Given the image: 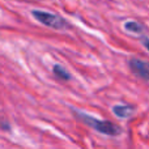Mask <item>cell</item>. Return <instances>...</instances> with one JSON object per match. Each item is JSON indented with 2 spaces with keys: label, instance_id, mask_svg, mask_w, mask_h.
<instances>
[{
  "label": "cell",
  "instance_id": "cell-1",
  "mask_svg": "<svg viewBox=\"0 0 149 149\" xmlns=\"http://www.w3.org/2000/svg\"><path fill=\"white\" fill-rule=\"evenodd\" d=\"M74 115L81 122H84L85 124H88L89 127H92L93 130H95L100 134L107 135V136H118V135L122 134L120 127L118 124L113 123V122L100 120V119H95L94 116H90L85 113H81V111H74Z\"/></svg>",
  "mask_w": 149,
  "mask_h": 149
},
{
  "label": "cell",
  "instance_id": "cell-2",
  "mask_svg": "<svg viewBox=\"0 0 149 149\" xmlns=\"http://www.w3.org/2000/svg\"><path fill=\"white\" fill-rule=\"evenodd\" d=\"M31 15L41 24L49 26V28L56 29V30L58 29H63L67 25V21L63 20V18L59 17L58 15H52V13H47V12H43V10H37V9L31 10Z\"/></svg>",
  "mask_w": 149,
  "mask_h": 149
},
{
  "label": "cell",
  "instance_id": "cell-3",
  "mask_svg": "<svg viewBox=\"0 0 149 149\" xmlns=\"http://www.w3.org/2000/svg\"><path fill=\"white\" fill-rule=\"evenodd\" d=\"M130 68L135 74L145 80H149V63L141 62V60L137 59H131L130 60Z\"/></svg>",
  "mask_w": 149,
  "mask_h": 149
},
{
  "label": "cell",
  "instance_id": "cell-4",
  "mask_svg": "<svg viewBox=\"0 0 149 149\" xmlns=\"http://www.w3.org/2000/svg\"><path fill=\"white\" fill-rule=\"evenodd\" d=\"M113 111H114V114H116V115L119 116V118H127V116L134 111V109L130 107V106L118 105V106H115V107L113 109Z\"/></svg>",
  "mask_w": 149,
  "mask_h": 149
},
{
  "label": "cell",
  "instance_id": "cell-5",
  "mask_svg": "<svg viewBox=\"0 0 149 149\" xmlns=\"http://www.w3.org/2000/svg\"><path fill=\"white\" fill-rule=\"evenodd\" d=\"M52 72H54L55 76L59 77V79H62V80H70V79H71L70 73H68L67 71H65L64 68H63L62 65H59V64L55 65L54 70H52Z\"/></svg>",
  "mask_w": 149,
  "mask_h": 149
},
{
  "label": "cell",
  "instance_id": "cell-6",
  "mask_svg": "<svg viewBox=\"0 0 149 149\" xmlns=\"http://www.w3.org/2000/svg\"><path fill=\"white\" fill-rule=\"evenodd\" d=\"M126 29L132 33H140L143 31V26L140 25L139 22H135V21H130V22L126 24Z\"/></svg>",
  "mask_w": 149,
  "mask_h": 149
},
{
  "label": "cell",
  "instance_id": "cell-7",
  "mask_svg": "<svg viewBox=\"0 0 149 149\" xmlns=\"http://www.w3.org/2000/svg\"><path fill=\"white\" fill-rule=\"evenodd\" d=\"M144 46H145V49L149 51V39H145L144 41Z\"/></svg>",
  "mask_w": 149,
  "mask_h": 149
}]
</instances>
